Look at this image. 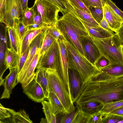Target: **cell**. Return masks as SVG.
Listing matches in <instances>:
<instances>
[{
  "mask_svg": "<svg viewBox=\"0 0 123 123\" xmlns=\"http://www.w3.org/2000/svg\"><path fill=\"white\" fill-rule=\"evenodd\" d=\"M47 31L57 40L59 39L63 40L64 37L59 29L55 24L48 26L46 29Z\"/></svg>",
  "mask_w": 123,
  "mask_h": 123,
  "instance_id": "obj_36",
  "label": "cell"
},
{
  "mask_svg": "<svg viewBox=\"0 0 123 123\" xmlns=\"http://www.w3.org/2000/svg\"><path fill=\"white\" fill-rule=\"evenodd\" d=\"M73 7L76 13L75 15L78 18L93 25L100 26L99 24L95 20L90 14L75 7Z\"/></svg>",
  "mask_w": 123,
  "mask_h": 123,
  "instance_id": "obj_29",
  "label": "cell"
},
{
  "mask_svg": "<svg viewBox=\"0 0 123 123\" xmlns=\"http://www.w3.org/2000/svg\"><path fill=\"white\" fill-rule=\"evenodd\" d=\"M14 25L16 29L22 42L29 32V27L25 26L22 20H20V18H17L14 19Z\"/></svg>",
  "mask_w": 123,
  "mask_h": 123,
  "instance_id": "obj_28",
  "label": "cell"
},
{
  "mask_svg": "<svg viewBox=\"0 0 123 123\" xmlns=\"http://www.w3.org/2000/svg\"><path fill=\"white\" fill-rule=\"evenodd\" d=\"M55 25L64 38L83 55L84 53L81 42L80 36L91 35L79 19L70 12L62 13Z\"/></svg>",
  "mask_w": 123,
  "mask_h": 123,
  "instance_id": "obj_2",
  "label": "cell"
},
{
  "mask_svg": "<svg viewBox=\"0 0 123 123\" xmlns=\"http://www.w3.org/2000/svg\"><path fill=\"white\" fill-rule=\"evenodd\" d=\"M40 49L36 53L31 63L25 72L21 74L18 75L17 81L18 83L21 84L23 89L34 79L35 73V69L40 57Z\"/></svg>",
  "mask_w": 123,
  "mask_h": 123,
  "instance_id": "obj_12",
  "label": "cell"
},
{
  "mask_svg": "<svg viewBox=\"0 0 123 123\" xmlns=\"http://www.w3.org/2000/svg\"><path fill=\"white\" fill-rule=\"evenodd\" d=\"M57 41L58 46L55 69L71 98L69 82V66L66 47L63 41L60 39Z\"/></svg>",
  "mask_w": 123,
  "mask_h": 123,
  "instance_id": "obj_7",
  "label": "cell"
},
{
  "mask_svg": "<svg viewBox=\"0 0 123 123\" xmlns=\"http://www.w3.org/2000/svg\"><path fill=\"white\" fill-rule=\"evenodd\" d=\"M54 5L58 8L62 13L70 12L73 14L75 12L73 6L68 0H45Z\"/></svg>",
  "mask_w": 123,
  "mask_h": 123,
  "instance_id": "obj_25",
  "label": "cell"
},
{
  "mask_svg": "<svg viewBox=\"0 0 123 123\" xmlns=\"http://www.w3.org/2000/svg\"><path fill=\"white\" fill-rule=\"evenodd\" d=\"M34 4L41 15L43 23L48 26L55 25L58 19L60 9L45 0H35Z\"/></svg>",
  "mask_w": 123,
  "mask_h": 123,
  "instance_id": "obj_8",
  "label": "cell"
},
{
  "mask_svg": "<svg viewBox=\"0 0 123 123\" xmlns=\"http://www.w3.org/2000/svg\"><path fill=\"white\" fill-rule=\"evenodd\" d=\"M46 30L45 31L44 38L40 49V56L42 55L55 41H57Z\"/></svg>",
  "mask_w": 123,
  "mask_h": 123,
  "instance_id": "obj_31",
  "label": "cell"
},
{
  "mask_svg": "<svg viewBox=\"0 0 123 123\" xmlns=\"http://www.w3.org/2000/svg\"><path fill=\"white\" fill-rule=\"evenodd\" d=\"M110 113L117 115L123 117V106L113 110Z\"/></svg>",
  "mask_w": 123,
  "mask_h": 123,
  "instance_id": "obj_47",
  "label": "cell"
},
{
  "mask_svg": "<svg viewBox=\"0 0 123 123\" xmlns=\"http://www.w3.org/2000/svg\"><path fill=\"white\" fill-rule=\"evenodd\" d=\"M21 55L12 50L7 48L5 54L4 64L6 69H9L18 67Z\"/></svg>",
  "mask_w": 123,
  "mask_h": 123,
  "instance_id": "obj_22",
  "label": "cell"
},
{
  "mask_svg": "<svg viewBox=\"0 0 123 123\" xmlns=\"http://www.w3.org/2000/svg\"><path fill=\"white\" fill-rule=\"evenodd\" d=\"M57 41L40 56L36 68H41L55 69L58 46Z\"/></svg>",
  "mask_w": 123,
  "mask_h": 123,
  "instance_id": "obj_10",
  "label": "cell"
},
{
  "mask_svg": "<svg viewBox=\"0 0 123 123\" xmlns=\"http://www.w3.org/2000/svg\"><path fill=\"white\" fill-rule=\"evenodd\" d=\"M117 33L123 45V23L118 29Z\"/></svg>",
  "mask_w": 123,
  "mask_h": 123,
  "instance_id": "obj_48",
  "label": "cell"
},
{
  "mask_svg": "<svg viewBox=\"0 0 123 123\" xmlns=\"http://www.w3.org/2000/svg\"><path fill=\"white\" fill-rule=\"evenodd\" d=\"M14 110L9 108H5L0 104V119L3 120L12 116L15 113Z\"/></svg>",
  "mask_w": 123,
  "mask_h": 123,
  "instance_id": "obj_38",
  "label": "cell"
},
{
  "mask_svg": "<svg viewBox=\"0 0 123 123\" xmlns=\"http://www.w3.org/2000/svg\"><path fill=\"white\" fill-rule=\"evenodd\" d=\"M6 26L9 37L10 48L20 55L21 42L16 28L14 25L13 26Z\"/></svg>",
  "mask_w": 123,
  "mask_h": 123,
  "instance_id": "obj_20",
  "label": "cell"
},
{
  "mask_svg": "<svg viewBox=\"0 0 123 123\" xmlns=\"http://www.w3.org/2000/svg\"><path fill=\"white\" fill-rule=\"evenodd\" d=\"M99 24L100 26L103 28L107 30L113 34H114V31L110 27L104 16L102 20Z\"/></svg>",
  "mask_w": 123,
  "mask_h": 123,
  "instance_id": "obj_46",
  "label": "cell"
},
{
  "mask_svg": "<svg viewBox=\"0 0 123 123\" xmlns=\"http://www.w3.org/2000/svg\"><path fill=\"white\" fill-rule=\"evenodd\" d=\"M103 8L104 16L110 27L117 33L118 29L123 23V19L106 3Z\"/></svg>",
  "mask_w": 123,
  "mask_h": 123,
  "instance_id": "obj_15",
  "label": "cell"
},
{
  "mask_svg": "<svg viewBox=\"0 0 123 123\" xmlns=\"http://www.w3.org/2000/svg\"><path fill=\"white\" fill-rule=\"evenodd\" d=\"M79 18L92 37L99 38H105L110 37L114 34L100 26L93 25Z\"/></svg>",
  "mask_w": 123,
  "mask_h": 123,
  "instance_id": "obj_21",
  "label": "cell"
},
{
  "mask_svg": "<svg viewBox=\"0 0 123 123\" xmlns=\"http://www.w3.org/2000/svg\"><path fill=\"white\" fill-rule=\"evenodd\" d=\"M89 9L92 17L99 24L104 16L103 7H91Z\"/></svg>",
  "mask_w": 123,
  "mask_h": 123,
  "instance_id": "obj_33",
  "label": "cell"
},
{
  "mask_svg": "<svg viewBox=\"0 0 123 123\" xmlns=\"http://www.w3.org/2000/svg\"><path fill=\"white\" fill-rule=\"evenodd\" d=\"M99 70L111 75L120 76L123 75V64L111 63Z\"/></svg>",
  "mask_w": 123,
  "mask_h": 123,
  "instance_id": "obj_24",
  "label": "cell"
},
{
  "mask_svg": "<svg viewBox=\"0 0 123 123\" xmlns=\"http://www.w3.org/2000/svg\"><path fill=\"white\" fill-rule=\"evenodd\" d=\"M78 106L77 105L74 110L71 113H62L60 123H73L76 113L78 110Z\"/></svg>",
  "mask_w": 123,
  "mask_h": 123,
  "instance_id": "obj_34",
  "label": "cell"
},
{
  "mask_svg": "<svg viewBox=\"0 0 123 123\" xmlns=\"http://www.w3.org/2000/svg\"><path fill=\"white\" fill-rule=\"evenodd\" d=\"M23 12L20 0H0V21L6 26H13Z\"/></svg>",
  "mask_w": 123,
  "mask_h": 123,
  "instance_id": "obj_6",
  "label": "cell"
},
{
  "mask_svg": "<svg viewBox=\"0 0 123 123\" xmlns=\"http://www.w3.org/2000/svg\"><path fill=\"white\" fill-rule=\"evenodd\" d=\"M123 119V117L111 113L105 115L103 118L102 123H118Z\"/></svg>",
  "mask_w": 123,
  "mask_h": 123,
  "instance_id": "obj_35",
  "label": "cell"
},
{
  "mask_svg": "<svg viewBox=\"0 0 123 123\" xmlns=\"http://www.w3.org/2000/svg\"><path fill=\"white\" fill-rule=\"evenodd\" d=\"M7 31L6 29L1 28L0 31V81L3 82L4 79L2 78L3 74L7 69L4 66V62L5 54L7 48V36L6 32Z\"/></svg>",
  "mask_w": 123,
  "mask_h": 123,
  "instance_id": "obj_17",
  "label": "cell"
},
{
  "mask_svg": "<svg viewBox=\"0 0 123 123\" xmlns=\"http://www.w3.org/2000/svg\"><path fill=\"white\" fill-rule=\"evenodd\" d=\"M104 115L100 111L89 116L88 123H102Z\"/></svg>",
  "mask_w": 123,
  "mask_h": 123,
  "instance_id": "obj_42",
  "label": "cell"
},
{
  "mask_svg": "<svg viewBox=\"0 0 123 123\" xmlns=\"http://www.w3.org/2000/svg\"><path fill=\"white\" fill-rule=\"evenodd\" d=\"M34 79L41 86L46 99L48 98L49 91L46 69L41 68H37Z\"/></svg>",
  "mask_w": 123,
  "mask_h": 123,
  "instance_id": "obj_19",
  "label": "cell"
},
{
  "mask_svg": "<svg viewBox=\"0 0 123 123\" xmlns=\"http://www.w3.org/2000/svg\"><path fill=\"white\" fill-rule=\"evenodd\" d=\"M80 38L84 56L95 65V62L101 55L92 37L91 36H80Z\"/></svg>",
  "mask_w": 123,
  "mask_h": 123,
  "instance_id": "obj_9",
  "label": "cell"
},
{
  "mask_svg": "<svg viewBox=\"0 0 123 123\" xmlns=\"http://www.w3.org/2000/svg\"><path fill=\"white\" fill-rule=\"evenodd\" d=\"M72 6L90 14L88 8L86 6L82 0H68Z\"/></svg>",
  "mask_w": 123,
  "mask_h": 123,
  "instance_id": "obj_40",
  "label": "cell"
},
{
  "mask_svg": "<svg viewBox=\"0 0 123 123\" xmlns=\"http://www.w3.org/2000/svg\"><path fill=\"white\" fill-rule=\"evenodd\" d=\"M23 90L29 98L36 102H41L46 99L42 87L34 79Z\"/></svg>",
  "mask_w": 123,
  "mask_h": 123,
  "instance_id": "obj_13",
  "label": "cell"
},
{
  "mask_svg": "<svg viewBox=\"0 0 123 123\" xmlns=\"http://www.w3.org/2000/svg\"><path fill=\"white\" fill-rule=\"evenodd\" d=\"M31 45V44L28 46L24 53L21 55L19 63L18 66V74L21 70L26 61L30 49Z\"/></svg>",
  "mask_w": 123,
  "mask_h": 123,
  "instance_id": "obj_43",
  "label": "cell"
},
{
  "mask_svg": "<svg viewBox=\"0 0 123 123\" xmlns=\"http://www.w3.org/2000/svg\"><path fill=\"white\" fill-rule=\"evenodd\" d=\"M49 102L53 114L55 115L63 113H66L64 107L61 101L53 92H50L47 98Z\"/></svg>",
  "mask_w": 123,
  "mask_h": 123,
  "instance_id": "obj_23",
  "label": "cell"
},
{
  "mask_svg": "<svg viewBox=\"0 0 123 123\" xmlns=\"http://www.w3.org/2000/svg\"><path fill=\"white\" fill-rule=\"evenodd\" d=\"M32 7L33 10L34 24H37L42 28L48 26L43 23L41 15L38 11L36 4L34 3Z\"/></svg>",
  "mask_w": 123,
  "mask_h": 123,
  "instance_id": "obj_37",
  "label": "cell"
},
{
  "mask_svg": "<svg viewBox=\"0 0 123 123\" xmlns=\"http://www.w3.org/2000/svg\"><path fill=\"white\" fill-rule=\"evenodd\" d=\"M50 92H54L59 98L65 109L69 113L74 109L71 98L55 69H46Z\"/></svg>",
  "mask_w": 123,
  "mask_h": 123,
  "instance_id": "obj_5",
  "label": "cell"
},
{
  "mask_svg": "<svg viewBox=\"0 0 123 123\" xmlns=\"http://www.w3.org/2000/svg\"><path fill=\"white\" fill-rule=\"evenodd\" d=\"M105 3L110 6L117 15L123 19V12L111 0H105Z\"/></svg>",
  "mask_w": 123,
  "mask_h": 123,
  "instance_id": "obj_45",
  "label": "cell"
},
{
  "mask_svg": "<svg viewBox=\"0 0 123 123\" xmlns=\"http://www.w3.org/2000/svg\"><path fill=\"white\" fill-rule=\"evenodd\" d=\"M123 100V75L115 76L99 72L84 84L75 101L77 105L89 101L105 105Z\"/></svg>",
  "mask_w": 123,
  "mask_h": 123,
  "instance_id": "obj_1",
  "label": "cell"
},
{
  "mask_svg": "<svg viewBox=\"0 0 123 123\" xmlns=\"http://www.w3.org/2000/svg\"><path fill=\"white\" fill-rule=\"evenodd\" d=\"M102 4V6L103 7L105 4V0H101Z\"/></svg>",
  "mask_w": 123,
  "mask_h": 123,
  "instance_id": "obj_51",
  "label": "cell"
},
{
  "mask_svg": "<svg viewBox=\"0 0 123 123\" xmlns=\"http://www.w3.org/2000/svg\"><path fill=\"white\" fill-rule=\"evenodd\" d=\"M77 105L82 112L88 116L100 112L104 105L101 102L93 101L82 102Z\"/></svg>",
  "mask_w": 123,
  "mask_h": 123,
  "instance_id": "obj_18",
  "label": "cell"
},
{
  "mask_svg": "<svg viewBox=\"0 0 123 123\" xmlns=\"http://www.w3.org/2000/svg\"><path fill=\"white\" fill-rule=\"evenodd\" d=\"M10 72L5 79L4 90L0 99L9 98L12 89L18 82L17 81L18 67L9 69Z\"/></svg>",
  "mask_w": 123,
  "mask_h": 123,
  "instance_id": "obj_14",
  "label": "cell"
},
{
  "mask_svg": "<svg viewBox=\"0 0 123 123\" xmlns=\"http://www.w3.org/2000/svg\"><path fill=\"white\" fill-rule=\"evenodd\" d=\"M28 0H20L23 11L25 10L27 7Z\"/></svg>",
  "mask_w": 123,
  "mask_h": 123,
  "instance_id": "obj_49",
  "label": "cell"
},
{
  "mask_svg": "<svg viewBox=\"0 0 123 123\" xmlns=\"http://www.w3.org/2000/svg\"><path fill=\"white\" fill-rule=\"evenodd\" d=\"M45 31L37 35L31 44L26 61L18 75L21 74L25 72L31 63L36 53L40 49L44 37Z\"/></svg>",
  "mask_w": 123,
  "mask_h": 123,
  "instance_id": "obj_16",
  "label": "cell"
},
{
  "mask_svg": "<svg viewBox=\"0 0 123 123\" xmlns=\"http://www.w3.org/2000/svg\"><path fill=\"white\" fill-rule=\"evenodd\" d=\"M43 109L48 123H57L56 115L52 113L50 104L48 101L43 100L41 102Z\"/></svg>",
  "mask_w": 123,
  "mask_h": 123,
  "instance_id": "obj_26",
  "label": "cell"
},
{
  "mask_svg": "<svg viewBox=\"0 0 123 123\" xmlns=\"http://www.w3.org/2000/svg\"><path fill=\"white\" fill-rule=\"evenodd\" d=\"M111 64L109 60L102 55H101L95 62V65L99 70L104 68Z\"/></svg>",
  "mask_w": 123,
  "mask_h": 123,
  "instance_id": "obj_41",
  "label": "cell"
},
{
  "mask_svg": "<svg viewBox=\"0 0 123 123\" xmlns=\"http://www.w3.org/2000/svg\"><path fill=\"white\" fill-rule=\"evenodd\" d=\"M12 123H32L29 116L23 109L20 110L19 111L15 112L12 115Z\"/></svg>",
  "mask_w": 123,
  "mask_h": 123,
  "instance_id": "obj_27",
  "label": "cell"
},
{
  "mask_svg": "<svg viewBox=\"0 0 123 123\" xmlns=\"http://www.w3.org/2000/svg\"><path fill=\"white\" fill-rule=\"evenodd\" d=\"M78 108L73 123H88L90 116L85 114Z\"/></svg>",
  "mask_w": 123,
  "mask_h": 123,
  "instance_id": "obj_39",
  "label": "cell"
},
{
  "mask_svg": "<svg viewBox=\"0 0 123 123\" xmlns=\"http://www.w3.org/2000/svg\"><path fill=\"white\" fill-rule=\"evenodd\" d=\"M122 53H123V45H122Z\"/></svg>",
  "mask_w": 123,
  "mask_h": 123,
  "instance_id": "obj_52",
  "label": "cell"
},
{
  "mask_svg": "<svg viewBox=\"0 0 123 123\" xmlns=\"http://www.w3.org/2000/svg\"><path fill=\"white\" fill-rule=\"evenodd\" d=\"M88 8L91 7H103L101 0H82Z\"/></svg>",
  "mask_w": 123,
  "mask_h": 123,
  "instance_id": "obj_44",
  "label": "cell"
},
{
  "mask_svg": "<svg viewBox=\"0 0 123 123\" xmlns=\"http://www.w3.org/2000/svg\"><path fill=\"white\" fill-rule=\"evenodd\" d=\"M91 37L101 55L108 59L111 64H123V44L117 33L105 38Z\"/></svg>",
  "mask_w": 123,
  "mask_h": 123,
  "instance_id": "obj_4",
  "label": "cell"
},
{
  "mask_svg": "<svg viewBox=\"0 0 123 123\" xmlns=\"http://www.w3.org/2000/svg\"><path fill=\"white\" fill-rule=\"evenodd\" d=\"M62 41L66 47L69 67L78 73L84 84L87 83L100 71L64 37Z\"/></svg>",
  "mask_w": 123,
  "mask_h": 123,
  "instance_id": "obj_3",
  "label": "cell"
},
{
  "mask_svg": "<svg viewBox=\"0 0 123 123\" xmlns=\"http://www.w3.org/2000/svg\"><path fill=\"white\" fill-rule=\"evenodd\" d=\"M22 21L26 26L29 27L34 24L33 7H27L22 13Z\"/></svg>",
  "mask_w": 123,
  "mask_h": 123,
  "instance_id": "obj_30",
  "label": "cell"
},
{
  "mask_svg": "<svg viewBox=\"0 0 123 123\" xmlns=\"http://www.w3.org/2000/svg\"><path fill=\"white\" fill-rule=\"evenodd\" d=\"M123 106V100L110 103L104 105L103 108L100 111L105 116Z\"/></svg>",
  "mask_w": 123,
  "mask_h": 123,
  "instance_id": "obj_32",
  "label": "cell"
},
{
  "mask_svg": "<svg viewBox=\"0 0 123 123\" xmlns=\"http://www.w3.org/2000/svg\"><path fill=\"white\" fill-rule=\"evenodd\" d=\"M40 123H48V122L46 118L45 119H44L43 118H42Z\"/></svg>",
  "mask_w": 123,
  "mask_h": 123,
  "instance_id": "obj_50",
  "label": "cell"
},
{
  "mask_svg": "<svg viewBox=\"0 0 123 123\" xmlns=\"http://www.w3.org/2000/svg\"><path fill=\"white\" fill-rule=\"evenodd\" d=\"M68 72L71 97L74 103L80 96L84 84L79 75L75 70L69 67Z\"/></svg>",
  "mask_w": 123,
  "mask_h": 123,
  "instance_id": "obj_11",
  "label": "cell"
}]
</instances>
